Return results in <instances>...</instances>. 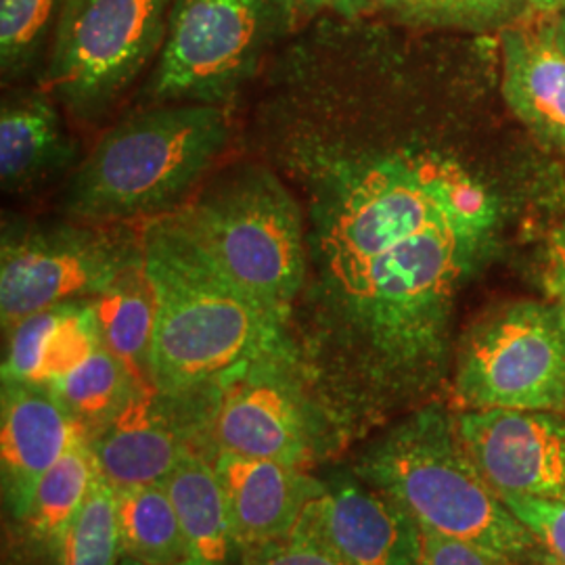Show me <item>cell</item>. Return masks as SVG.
Segmentation results:
<instances>
[{"mask_svg": "<svg viewBox=\"0 0 565 565\" xmlns=\"http://www.w3.org/2000/svg\"><path fill=\"white\" fill-rule=\"evenodd\" d=\"M141 242L156 298L147 359L153 392H203L289 333L170 214L142 223Z\"/></svg>", "mask_w": 565, "mask_h": 565, "instance_id": "obj_1", "label": "cell"}, {"mask_svg": "<svg viewBox=\"0 0 565 565\" xmlns=\"http://www.w3.org/2000/svg\"><path fill=\"white\" fill-rule=\"evenodd\" d=\"M354 473L408 511L425 532L478 546L509 565L543 543L486 482L457 415L434 401L387 425L356 455Z\"/></svg>", "mask_w": 565, "mask_h": 565, "instance_id": "obj_2", "label": "cell"}, {"mask_svg": "<svg viewBox=\"0 0 565 565\" xmlns=\"http://www.w3.org/2000/svg\"><path fill=\"white\" fill-rule=\"evenodd\" d=\"M231 137L224 107H141L109 128L76 166L61 212L90 223L130 224L174 214L210 177Z\"/></svg>", "mask_w": 565, "mask_h": 565, "instance_id": "obj_3", "label": "cell"}, {"mask_svg": "<svg viewBox=\"0 0 565 565\" xmlns=\"http://www.w3.org/2000/svg\"><path fill=\"white\" fill-rule=\"evenodd\" d=\"M247 296L289 327L308 268L300 203L266 162L207 177L170 214Z\"/></svg>", "mask_w": 565, "mask_h": 565, "instance_id": "obj_4", "label": "cell"}, {"mask_svg": "<svg viewBox=\"0 0 565 565\" xmlns=\"http://www.w3.org/2000/svg\"><path fill=\"white\" fill-rule=\"evenodd\" d=\"M291 333L212 385L203 450L308 469L343 450Z\"/></svg>", "mask_w": 565, "mask_h": 565, "instance_id": "obj_5", "label": "cell"}, {"mask_svg": "<svg viewBox=\"0 0 565 565\" xmlns=\"http://www.w3.org/2000/svg\"><path fill=\"white\" fill-rule=\"evenodd\" d=\"M296 11L287 0H174L142 107L198 103L228 109L258 78Z\"/></svg>", "mask_w": 565, "mask_h": 565, "instance_id": "obj_6", "label": "cell"}, {"mask_svg": "<svg viewBox=\"0 0 565 565\" xmlns=\"http://www.w3.org/2000/svg\"><path fill=\"white\" fill-rule=\"evenodd\" d=\"M172 0H67L42 72L44 88L82 124L120 102L162 51Z\"/></svg>", "mask_w": 565, "mask_h": 565, "instance_id": "obj_7", "label": "cell"}, {"mask_svg": "<svg viewBox=\"0 0 565 565\" xmlns=\"http://www.w3.org/2000/svg\"><path fill=\"white\" fill-rule=\"evenodd\" d=\"M141 263V228L130 223H4L2 329L60 303L95 300Z\"/></svg>", "mask_w": 565, "mask_h": 565, "instance_id": "obj_8", "label": "cell"}, {"mask_svg": "<svg viewBox=\"0 0 565 565\" xmlns=\"http://www.w3.org/2000/svg\"><path fill=\"white\" fill-rule=\"evenodd\" d=\"M452 411H565V319L553 302L505 303L455 352Z\"/></svg>", "mask_w": 565, "mask_h": 565, "instance_id": "obj_9", "label": "cell"}, {"mask_svg": "<svg viewBox=\"0 0 565 565\" xmlns=\"http://www.w3.org/2000/svg\"><path fill=\"white\" fill-rule=\"evenodd\" d=\"M210 392L166 396L147 390L90 438L97 473L114 490L163 484L191 450L205 452Z\"/></svg>", "mask_w": 565, "mask_h": 565, "instance_id": "obj_10", "label": "cell"}, {"mask_svg": "<svg viewBox=\"0 0 565 565\" xmlns=\"http://www.w3.org/2000/svg\"><path fill=\"white\" fill-rule=\"evenodd\" d=\"M461 440L501 499L565 501V411H455Z\"/></svg>", "mask_w": 565, "mask_h": 565, "instance_id": "obj_11", "label": "cell"}, {"mask_svg": "<svg viewBox=\"0 0 565 565\" xmlns=\"http://www.w3.org/2000/svg\"><path fill=\"white\" fill-rule=\"evenodd\" d=\"M303 515L348 565H422V527L354 469L333 471Z\"/></svg>", "mask_w": 565, "mask_h": 565, "instance_id": "obj_12", "label": "cell"}, {"mask_svg": "<svg viewBox=\"0 0 565 565\" xmlns=\"http://www.w3.org/2000/svg\"><path fill=\"white\" fill-rule=\"evenodd\" d=\"M81 431L88 429L53 387L2 382V494L13 520L20 522L25 515L42 476L60 461Z\"/></svg>", "mask_w": 565, "mask_h": 565, "instance_id": "obj_13", "label": "cell"}, {"mask_svg": "<svg viewBox=\"0 0 565 565\" xmlns=\"http://www.w3.org/2000/svg\"><path fill=\"white\" fill-rule=\"evenodd\" d=\"M212 465L239 551L291 532L323 488V480L308 469L270 459L216 452Z\"/></svg>", "mask_w": 565, "mask_h": 565, "instance_id": "obj_14", "label": "cell"}, {"mask_svg": "<svg viewBox=\"0 0 565 565\" xmlns=\"http://www.w3.org/2000/svg\"><path fill=\"white\" fill-rule=\"evenodd\" d=\"M60 103L42 88L9 90L0 107V182L9 195L30 193L76 163L78 145Z\"/></svg>", "mask_w": 565, "mask_h": 565, "instance_id": "obj_15", "label": "cell"}, {"mask_svg": "<svg viewBox=\"0 0 565 565\" xmlns=\"http://www.w3.org/2000/svg\"><path fill=\"white\" fill-rule=\"evenodd\" d=\"M4 333L2 382L53 385L103 345L95 300L53 306Z\"/></svg>", "mask_w": 565, "mask_h": 565, "instance_id": "obj_16", "label": "cell"}, {"mask_svg": "<svg viewBox=\"0 0 565 565\" xmlns=\"http://www.w3.org/2000/svg\"><path fill=\"white\" fill-rule=\"evenodd\" d=\"M503 93L520 120L565 149V46L555 28L507 32Z\"/></svg>", "mask_w": 565, "mask_h": 565, "instance_id": "obj_17", "label": "cell"}, {"mask_svg": "<svg viewBox=\"0 0 565 565\" xmlns=\"http://www.w3.org/2000/svg\"><path fill=\"white\" fill-rule=\"evenodd\" d=\"M163 486L181 522L182 565L233 564L242 551L212 459L202 450H191Z\"/></svg>", "mask_w": 565, "mask_h": 565, "instance_id": "obj_18", "label": "cell"}, {"mask_svg": "<svg viewBox=\"0 0 565 565\" xmlns=\"http://www.w3.org/2000/svg\"><path fill=\"white\" fill-rule=\"evenodd\" d=\"M90 438L88 431H81L70 443L60 461L42 476L32 503L20 520L25 545L39 553L57 555L63 536L88 499L97 478Z\"/></svg>", "mask_w": 565, "mask_h": 565, "instance_id": "obj_19", "label": "cell"}, {"mask_svg": "<svg viewBox=\"0 0 565 565\" xmlns=\"http://www.w3.org/2000/svg\"><path fill=\"white\" fill-rule=\"evenodd\" d=\"M120 557L147 565L184 564L181 522L163 484L116 490Z\"/></svg>", "mask_w": 565, "mask_h": 565, "instance_id": "obj_20", "label": "cell"}, {"mask_svg": "<svg viewBox=\"0 0 565 565\" xmlns=\"http://www.w3.org/2000/svg\"><path fill=\"white\" fill-rule=\"evenodd\" d=\"M49 387L55 390L90 436L99 434L128 404L151 390L105 343Z\"/></svg>", "mask_w": 565, "mask_h": 565, "instance_id": "obj_21", "label": "cell"}, {"mask_svg": "<svg viewBox=\"0 0 565 565\" xmlns=\"http://www.w3.org/2000/svg\"><path fill=\"white\" fill-rule=\"evenodd\" d=\"M95 306L103 343L142 384L149 385L147 359L156 323V298L142 263L124 273L105 294L95 298Z\"/></svg>", "mask_w": 565, "mask_h": 565, "instance_id": "obj_22", "label": "cell"}, {"mask_svg": "<svg viewBox=\"0 0 565 565\" xmlns=\"http://www.w3.org/2000/svg\"><path fill=\"white\" fill-rule=\"evenodd\" d=\"M67 0H0V72L4 84L25 81L51 46Z\"/></svg>", "mask_w": 565, "mask_h": 565, "instance_id": "obj_23", "label": "cell"}, {"mask_svg": "<svg viewBox=\"0 0 565 565\" xmlns=\"http://www.w3.org/2000/svg\"><path fill=\"white\" fill-rule=\"evenodd\" d=\"M57 565H116L120 559L116 490L97 473L88 499L57 548Z\"/></svg>", "mask_w": 565, "mask_h": 565, "instance_id": "obj_24", "label": "cell"}, {"mask_svg": "<svg viewBox=\"0 0 565 565\" xmlns=\"http://www.w3.org/2000/svg\"><path fill=\"white\" fill-rule=\"evenodd\" d=\"M396 20L424 28L482 30L511 20L525 0H371Z\"/></svg>", "mask_w": 565, "mask_h": 565, "instance_id": "obj_25", "label": "cell"}, {"mask_svg": "<svg viewBox=\"0 0 565 565\" xmlns=\"http://www.w3.org/2000/svg\"><path fill=\"white\" fill-rule=\"evenodd\" d=\"M239 562L242 565H348L303 513L296 527L281 539L242 548Z\"/></svg>", "mask_w": 565, "mask_h": 565, "instance_id": "obj_26", "label": "cell"}, {"mask_svg": "<svg viewBox=\"0 0 565 565\" xmlns=\"http://www.w3.org/2000/svg\"><path fill=\"white\" fill-rule=\"evenodd\" d=\"M503 501L565 565V501H536L518 497H505Z\"/></svg>", "mask_w": 565, "mask_h": 565, "instance_id": "obj_27", "label": "cell"}, {"mask_svg": "<svg viewBox=\"0 0 565 565\" xmlns=\"http://www.w3.org/2000/svg\"><path fill=\"white\" fill-rule=\"evenodd\" d=\"M422 565H509L478 546L422 530Z\"/></svg>", "mask_w": 565, "mask_h": 565, "instance_id": "obj_28", "label": "cell"}, {"mask_svg": "<svg viewBox=\"0 0 565 565\" xmlns=\"http://www.w3.org/2000/svg\"><path fill=\"white\" fill-rule=\"evenodd\" d=\"M545 289L548 302L555 303L565 319V226L557 228L548 242Z\"/></svg>", "mask_w": 565, "mask_h": 565, "instance_id": "obj_29", "label": "cell"}, {"mask_svg": "<svg viewBox=\"0 0 565 565\" xmlns=\"http://www.w3.org/2000/svg\"><path fill=\"white\" fill-rule=\"evenodd\" d=\"M287 2L296 11V15L298 13L312 15V13H319V11L329 9V7H335V9H340L343 13H348V9L352 4V0H287Z\"/></svg>", "mask_w": 565, "mask_h": 565, "instance_id": "obj_30", "label": "cell"}, {"mask_svg": "<svg viewBox=\"0 0 565 565\" xmlns=\"http://www.w3.org/2000/svg\"><path fill=\"white\" fill-rule=\"evenodd\" d=\"M515 565H564L545 545L541 546L536 553H532L530 557H525L524 562Z\"/></svg>", "mask_w": 565, "mask_h": 565, "instance_id": "obj_31", "label": "cell"}, {"mask_svg": "<svg viewBox=\"0 0 565 565\" xmlns=\"http://www.w3.org/2000/svg\"><path fill=\"white\" fill-rule=\"evenodd\" d=\"M530 4H534L536 9H543V11H557V9H564L565 0H527Z\"/></svg>", "mask_w": 565, "mask_h": 565, "instance_id": "obj_32", "label": "cell"}, {"mask_svg": "<svg viewBox=\"0 0 565 565\" xmlns=\"http://www.w3.org/2000/svg\"><path fill=\"white\" fill-rule=\"evenodd\" d=\"M553 28H555V34H557V39H559V42H562V44L565 46V7L562 9V15H559V20H557V23H555Z\"/></svg>", "mask_w": 565, "mask_h": 565, "instance_id": "obj_33", "label": "cell"}, {"mask_svg": "<svg viewBox=\"0 0 565 565\" xmlns=\"http://www.w3.org/2000/svg\"><path fill=\"white\" fill-rule=\"evenodd\" d=\"M116 565H147L142 564V562H137V559H130V557H120L118 559V564Z\"/></svg>", "mask_w": 565, "mask_h": 565, "instance_id": "obj_34", "label": "cell"}, {"mask_svg": "<svg viewBox=\"0 0 565 565\" xmlns=\"http://www.w3.org/2000/svg\"><path fill=\"white\" fill-rule=\"evenodd\" d=\"M363 4V0H352V4H350V9H348V13L352 11V9H356V7H361Z\"/></svg>", "mask_w": 565, "mask_h": 565, "instance_id": "obj_35", "label": "cell"}]
</instances>
